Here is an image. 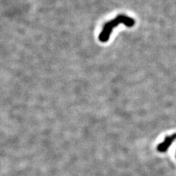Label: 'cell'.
<instances>
[{
	"instance_id": "obj_1",
	"label": "cell",
	"mask_w": 176,
	"mask_h": 176,
	"mask_svg": "<svg viewBox=\"0 0 176 176\" xmlns=\"http://www.w3.org/2000/svg\"><path fill=\"white\" fill-rule=\"evenodd\" d=\"M120 24H123L128 27H131L134 25L135 21L132 18L125 16V15H119V16H116L114 19L106 23L103 26L102 31L100 33L99 37L100 41L102 43L108 41L113 29L115 27H118Z\"/></svg>"
}]
</instances>
